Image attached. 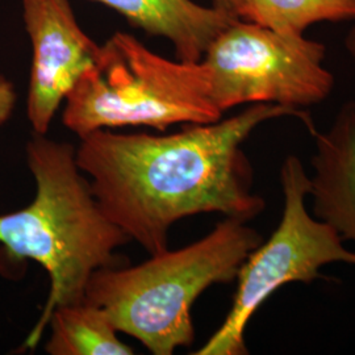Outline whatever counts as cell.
<instances>
[{
  "instance_id": "5",
  "label": "cell",
  "mask_w": 355,
  "mask_h": 355,
  "mask_svg": "<svg viewBox=\"0 0 355 355\" xmlns=\"http://www.w3.org/2000/svg\"><path fill=\"white\" fill-rule=\"evenodd\" d=\"M283 211L267 241L248 255L237 274L233 304L220 328L195 355H245V330L254 313L290 283H312L320 270L343 262L355 266V250L337 232L308 209L309 174L299 157L288 155L280 167Z\"/></svg>"
},
{
  "instance_id": "7",
  "label": "cell",
  "mask_w": 355,
  "mask_h": 355,
  "mask_svg": "<svg viewBox=\"0 0 355 355\" xmlns=\"http://www.w3.org/2000/svg\"><path fill=\"white\" fill-rule=\"evenodd\" d=\"M32 44L26 114L36 135H46L76 82L95 64L101 45L80 28L69 0H23Z\"/></svg>"
},
{
  "instance_id": "6",
  "label": "cell",
  "mask_w": 355,
  "mask_h": 355,
  "mask_svg": "<svg viewBox=\"0 0 355 355\" xmlns=\"http://www.w3.org/2000/svg\"><path fill=\"white\" fill-rule=\"evenodd\" d=\"M327 46L246 20L221 31L204 53L211 98L224 114L243 104H278L303 110L327 101L334 76Z\"/></svg>"
},
{
  "instance_id": "8",
  "label": "cell",
  "mask_w": 355,
  "mask_h": 355,
  "mask_svg": "<svg viewBox=\"0 0 355 355\" xmlns=\"http://www.w3.org/2000/svg\"><path fill=\"white\" fill-rule=\"evenodd\" d=\"M308 129L315 140L308 195L313 216L355 245V102L343 104L327 130Z\"/></svg>"
},
{
  "instance_id": "3",
  "label": "cell",
  "mask_w": 355,
  "mask_h": 355,
  "mask_svg": "<svg viewBox=\"0 0 355 355\" xmlns=\"http://www.w3.org/2000/svg\"><path fill=\"white\" fill-rule=\"evenodd\" d=\"M246 223L227 217L182 249H166L137 266L101 268L89 279L86 299L105 309L117 331L154 355H171L193 341L191 309L198 297L214 284L236 279L263 241Z\"/></svg>"
},
{
  "instance_id": "10",
  "label": "cell",
  "mask_w": 355,
  "mask_h": 355,
  "mask_svg": "<svg viewBox=\"0 0 355 355\" xmlns=\"http://www.w3.org/2000/svg\"><path fill=\"white\" fill-rule=\"evenodd\" d=\"M48 327L51 334L46 343L51 355H130L133 349L117 337L110 315L87 299L74 304L57 306Z\"/></svg>"
},
{
  "instance_id": "11",
  "label": "cell",
  "mask_w": 355,
  "mask_h": 355,
  "mask_svg": "<svg viewBox=\"0 0 355 355\" xmlns=\"http://www.w3.org/2000/svg\"><path fill=\"white\" fill-rule=\"evenodd\" d=\"M239 17L284 35L304 36L313 24L355 21V0H242Z\"/></svg>"
},
{
  "instance_id": "12",
  "label": "cell",
  "mask_w": 355,
  "mask_h": 355,
  "mask_svg": "<svg viewBox=\"0 0 355 355\" xmlns=\"http://www.w3.org/2000/svg\"><path fill=\"white\" fill-rule=\"evenodd\" d=\"M17 95L13 89V85L6 78L0 76V125L4 124L12 114Z\"/></svg>"
},
{
  "instance_id": "9",
  "label": "cell",
  "mask_w": 355,
  "mask_h": 355,
  "mask_svg": "<svg viewBox=\"0 0 355 355\" xmlns=\"http://www.w3.org/2000/svg\"><path fill=\"white\" fill-rule=\"evenodd\" d=\"M112 8L149 36L168 40L179 61L200 62L229 24L239 20L214 6L193 0H94Z\"/></svg>"
},
{
  "instance_id": "2",
  "label": "cell",
  "mask_w": 355,
  "mask_h": 355,
  "mask_svg": "<svg viewBox=\"0 0 355 355\" xmlns=\"http://www.w3.org/2000/svg\"><path fill=\"white\" fill-rule=\"evenodd\" d=\"M26 162L36 195L26 208L0 215V245L13 259L37 262L51 279L46 304L23 343L33 350L51 312L85 300L94 272L112 266L114 250L129 239L104 215L71 145L35 133Z\"/></svg>"
},
{
  "instance_id": "14",
  "label": "cell",
  "mask_w": 355,
  "mask_h": 355,
  "mask_svg": "<svg viewBox=\"0 0 355 355\" xmlns=\"http://www.w3.org/2000/svg\"><path fill=\"white\" fill-rule=\"evenodd\" d=\"M345 48L355 61V26L350 29V32L345 37Z\"/></svg>"
},
{
  "instance_id": "13",
  "label": "cell",
  "mask_w": 355,
  "mask_h": 355,
  "mask_svg": "<svg viewBox=\"0 0 355 355\" xmlns=\"http://www.w3.org/2000/svg\"><path fill=\"white\" fill-rule=\"evenodd\" d=\"M211 1H212V6L216 8L240 19L239 15H240L242 0H211Z\"/></svg>"
},
{
  "instance_id": "1",
  "label": "cell",
  "mask_w": 355,
  "mask_h": 355,
  "mask_svg": "<svg viewBox=\"0 0 355 355\" xmlns=\"http://www.w3.org/2000/svg\"><path fill=\"white\" fill-rule=\"evenodd\" d=\"M282 117L312 125L303 110L259 103L166 136L98 129L79 137L76 165L104 215L154 255L167 249L168 230L184 217L221 214L249 221L263 212L242 145L259 125Z\"/></svg>"
},
{
  "instance_id": "4",
  "label": "cell",
  "mask_w": 355,
  "mask_h": 355,
  "mask_svg": "<svg viewBox=\"0 0 355 355\" xmlns=\"http://www.w3.org/2000/svg\"><path fill=\"white\" fill-rule=\"evenodd\" d=\"M203 62L171 61L133 35L117 32L64 99V127L82 137L98 129L208 124L223 117Z\"/></svg>"
}]
</instances>
